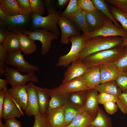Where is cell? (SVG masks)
Segmentation results:
<instances>
[{
    "instance_id": "obj_1",
    "label": "cell",
    "mask_w": 127,
    "mask_h": 127,
    "mask_svg": "<svg viewBox=\"0 0 127 127\" xmlns=\"http://www.w3.org/2000/svg\"><path fill=\"white\" fill-rule=\"evenodd\" d=\"M122 38L118 36H97L86 41L84 48L79 54L80 60L95 52L116 47H120Z\"/></svg>"
},
{
    "instance_id": "obj_2",
    "label": "cell",
    "mask_w": 127,
    "mask_h": 127,
    "mask_svg": "<svg viewBox=\"0 0 127 127\" xmlns=\"http://www.w3.org/2000/svg\"><path fill=\"white\" fill-rule=\"evenodd\" d=\"M123 51V48L115 47L92 54L82 60L87 68L91 67L99 66L115 62L121 57Z\"/></svg>"
},
{
    "instance_id": "obj_3",
    "label": "cell",
    "mask_w": 127,
    "mask_h": 127,
    "mask_svg": "<svg viewBox=\"0 0 127 127\" xmlns=\"http://www.w3.org/2000/svg\"><path fill=\"white\" fill-rule=\"evenodd\" d=\"M59 14L56 10L45 16L32 13L31 16L32 24L28 31L41 28L50 31L59 37L60 32L57 27L58 18Z\"/></svg>"
},
{
    "instance_id": "obj_4",
    "label": "cell",
    "mask_w": 127,
    "mask_h": 127,
    "mask_svg": "<svg viewBox=\"0 0 127 127\" xmlns=\"http://www.w3.org/2000/svg\"><path fill=\"white\" fill-rule=\"evenodd\" d=\"M68 40L71 43V48L67 54L59 57L56 65L57 67H67L77 60L84 47L86 40L83 34L71 36Z\"/></svg>"
},
{
    "instance_id": "obj_5",
    "label": "cell",
    "mask_w": 127,
    "mask_h": 127,
    "mask_svg": "<svg viewBox=\"0 0 127 127\" xmlns=\"http://www.w3.org/2000/svg\"><path fill=\"white\" fill-rule=\"evenodd\" d=\"M32 23L31 17L24 14H20L8 16L6 20L3 23L10 32L17 34L24 33L25 31L29 30Z\"/></svg>"
},
{
    "instance_id": "obj_6",
    "label": "cell",
    "mask_w": 127,
    "mask_h": 127,
    "mask_svg": "<svg viewBox=\"0 0 127 127\" xmlns=\"http://www.w3.org/2000/svg\"><path fill=\"white\" fill-rule=\"evenodd\" d=\"M22 52L20 49L13 52L8 53L6 64L10 65L20 72L26 73H35L39 70L38 66L30 64L25 60Z\"/></svg>"
},
{
    "instance_id": "obj_7",
    "label": "cell",
    "mask_w": 127,
    "mask_h": 127,
    "mask_svg": "<svg viewBox=\"0 0 127 127\" xmlns=\"http://www.w3.org/2000/svg\"><path fill=\"white\" fill-rule=\"evenodd\" d=\"M4 76L12 88L19 85H25L28 82L36 83L39 81L35 72L21 74L20 72L15 68L6 64L5 66Z\"/></svg>"
},
{
    "instance_id": "obj_8",
    "label": "cell",
    "mask_w": 127,
    "mask_h": 127,
    "mask_svg": "<svg viewBox=\"0 0 127 127\" xmlns=\"http://www.w3.org/2000/svg\"><path fill=\"white\" fill-rule=\"evenodd\" d=\"M83 34L86 41L91 38L99 36H118L127 38V32L123 28L117 27L109 19L99 29Z\"/></svg>"
},
{
    "instance_id": "obj_9",
    "label": "cell",
    "mask_w": 127,
    "mask_h": 127,
    "mask_svg": "<svg viewBox=\"0 0 127 127\" xmlns=\"http://www.w3.org/2000/svg\"><path fill=\"white\" fill-rule=\"evenodd\" d=\"M24 33L28 35L34 41H39L42 43L41 54L44 55L48 53L51 48V41L58 39L59 37L52 32L41 28L32 31H25Z\"/></svg>"
},
{
    "instance_id": "obj_10",
    "label": "cell",
    "mask_w": 127,
    "mask_h": 127,
    "mask_svg": "<svg viewBox=\"0 0 127 127\" xmlns=\"http://www.w3.org/2000/svg\"><path fill=\"white\" fill-rule=\"evenodd\" d=\"M82 76L62 83L58 87L51 89L56 93L65 94L87 91L89 89L86 86Z\"/></svg>"
},
{
    "instance_id": "obj_11",
    "label": "cell",
    "mask_w": 127,
    "mask_h": 127,
    "mask_svg": "<svg viewBox=\"0 0 127 127\" xmlns=\"http://www.w3.org/2000/svg\"><path fill=\"white\" fill-rule=\"evenodd\" d=\"M57 24L60 27L61 32L60 42L67 44L69 42V38L72 36L80 34V30L70 20L62 17L60 14L58 16Z\"/></svg>"
},
{
    "instance_id": "obj_12",
    "label": "cell",
    "mask_w": 127,
    "mask_h": 127,
    "mask_svg": "<svg viewBox=\"0 0 127 127\" xmlns=\"http://www.w3.org/2000/svg\"><path fill=\"white\" fill-rule=\"evenodd\" d=\"M28 94L27 107L25 113L29 116L37 115L40 113L39 106L36 86L31 82L26 85Z\"/></svg>"
},
{
    "instance_id": "obj_13",
    "label": "cell",
    "mask_w": 127,
    "mask_h": 127,
    "mask_svg": "<svg viewBox=\"0 0 127 127\" xmlns=\"http://www.w3.org/2000/svg\"><path fill=\"white\" fill-rule=\"evenodd\" d=\"M8 95L20 109L25 111L27 105L28 94L26 85H19L8 89Z\"/></svg>"
},
{
    "instance_id": "obj_14",
    "label": "cell",
    "mask_w": 127,
    "mask_h": 127,
    "mask_svg": "<svg viewBox=\"0 0 127 127\" xmlns=\"http://www.w3.org/2000/svg\"><path fill=\"white\" fill-rule=\"evenodd\" d=\"M87 68L81 60L78 59L72 62L68 67L64 73L62 83L67 82L76 78L82 76Z\"/></svg>"
},
{
    "instance_id": "obj_15",
    "label": "cell",
    "mask_w": 127,
    "mask_h": 127,
    "mask_svg": "<svg viewBox=\"0 0 127 127\" xmlns=\"http://www.w3.org/2000/svg\"><path fill=\"white\" fill-rule=\"evenodd\" d=\"M85 16L89 32L101 28L109 19L97 9L92 12H85Z\"/></svg>"
},
{
    "instance_id": "obj_16",
    "label": "cell",
    "mask_w": 127,
    "mask_h": 127,
    "mask_svg": "<svg viewBox=\"0 0 127 127\" xmlns=\"http://www.w3.org/2000/svg\"><path fill=\"white\" fill-rule=\"evenodd\" d=\"M24 114L6 91L2 111V118L4 119L20 117Z\"/></svg>"
},
{
    "instance_id": "obj_17",
    "label": "cell",
    "mask_w": 127,
    "mask_h": 127,
    "mask_svg": "<svg viewBox=\"0 0 127 127\" xmlns=\"http://www.w3.org/2000/svg\"><path fill=\"white\" fill-rule=\"evenodd\" d=\"M99 67L101 77L100 84L115 80L120 72L115 62L103 64Z\"/></svg>"
},
{
    "instance_id": "obj_18",
    "label": "cell",
    "mask_w": 127,
    "mask_h": 127,
    "mask_svg": "<svg viewBox=\"0 0 127 127\" xmlns=\"http://www.w3.org/2000/svg\"><path fill=\"white\" fill-rule=\"evenodd\" d=\"M82 77L89 89H95L100 84L101 77L99 66L88 68Z\"/></svg>"
},
{
    "instance_id": "obj_19",
    "label": "cell",
    "mask_w": 127,
    "mask_h": 127,
    "mask_svg": "<svg viewBox=\"0 0 127 127\" xmlns=\"http://www.w3.org/2000/svg\"><path fill=\"white\" fill-rule=\"evenodd\" d=\"M98 91L95 88L86 91V100L83 106L84 110L95 117L97 115L99 107L97 100Z\"/></svg>"
},
{
    "instance_id": "obj_20",
    "label": "cell",
    "mask_w": 127,
    "mask_h": 127,
    "mask_svg": "<svg viewBox=\"0 0 127 127\" xmlns=\"http://www.w3.org/2000/svg\"><path fill=\"white\" fill-rule=\"evenodd\" d=\"M47 90L50 99L46 113L62 107L68 101L69 94L57 93L48 88Z\"/></svg>"
},
{
    "instance_id": "obj_21",
    "label": "cell",
    "mask_w": 127,
    "mask_h": 127,
    "mask_svg": "<svg viewBox=\"0 0 127 127\" xmlns=\"http://www.w3.org/2000/svg\"><path fill=\"white\" fill-rule=\"evenodd\" d=\"M46 114L52 127H64L66 126L62 107L47 112Z\"/></svg>"
},
{
    "instance_id": "obj_22",
    "label": "cell",
    "mask_w": 127,
    "mask_h": 127,
    "mask_svg": "<svg viewBox=\"0 0 127 127\" xmlns=\"http://www.w3.org/2000/svg\"><path fill=\"white\" fill-rule=\"evenodd\" d=\"M95 117L84 111L76 116L68 125L64 127H89Z\"/></svg>"
},
{
    "instance_id": "obj_23",
    "label": "cell",
    "mask_w": 127,
    "mask_h": 127,
    "mask_svg": "<svg viewBox=\"0 0 127 127\" xmlns=\"http://www.w3.org/2000/svg\"><path fill=\"white\" fill-rule=\"evenodd\" d=\"M20 44V49L25 55L31 54L36 51L37 46L35 41L25 33L17 34Z\"/></svg>"
},
{
    "instance_id": "obj_24",
    "label": "cell",
    "mask_w": 127,
    "mask_h": 127,
    "mask_svg": "<svg viewBox=\"0 0 127 127\" xmlns=\"http://www.w3.org/2000/svg\"><path fill=\"white\" fill-rule=\"evenodd\" d=\"M62 107L64 111L66 126L76 116L84 111L83 107L75 105L68 100Z\"/></svg>"
},
{
    "instance_id": "obj_25",
    "label": "cell",
    "mask_w": 127,
    "mask_h": 127,
    "mask_svg": "<svg viewBox=\"0 0 127 127\" xmlns=\"http://www.w3.org/2000/svg\"><path fill=\"white\" fill-rule=\"evenodd\" d=\"M100 93L104 92L119 97L122 92L115 80L99 84L95 88Z\"/></svg>"
},
{
    "instance_id": "obj_26",
    "label": "cell",
    "mask_w": 127,
    "mask_h": 127,
    "mask_svg": "<svg viewBox=\"0 0 127 127\" xmlns=\"http://www.w3.org/2000/svg\"><path fill=\"white\" fill-rule=\"evenodd\" d=\"M40 113L46 114L50 99L47 88H43L36 86Z\"/></svg>"
},
{
    "instance_id": "obj_27",
    "label": "cell",
    "mask_w": 127,
    "mask_h": 127,
    "mask_svg": "<svg viewBox=\"0 0 127 127\" xmlns=\"http://www.w3.org/2000/svg\"><path fill=\"white\" fill-rule=\"evenodd\" d=\"M0 8L8 16L23 14L16 0H0Z\"/></svg>"
},
{
    "instance_id": "obj_28",
    "label": "cell",
    "mask_w": 127,
    "mask_h": 127,
    "mask_svg": "<svg viewBox=\"0 0 127 127\" xmlns=\"http://www.w3.org/2000/svg\"><path fill=\"white\" fill-rule=\"evenodd\" d=\"M8 53L20 49V44L17 34L10 32L2 44Z\"/></svg>"
},
{
    "instance_id": "obj_29",
    "label": "cell",
    "mask_w": 127,
    "mask_h": 127,
    "mask_svg": "<svg viewBox=\"0 0 127 127\" xmlns=\"http://www.w3.org/2000/svg\"><path fill=\"white\" fill-rule=\"evenodd\" d=\"M91 125L97 127H112L111 119L99 107L97 115Z\"/></svg>"
},
{
    "instance_id": "obj_30",
    "label": "cell",
    "mask_w": 127,
    "mask_h": 127,
    "mask_svg": "<svg viewBox=\"0 0 127 127\" xmlns=\"http://www.w3.org/2000/svg\"><path fill=\"white\" fill-rule=\"evenodd\" d=\"M96 9L101 12L107 18L111 20L115 25L118 28L122 27L114 18L110 12L108 6L104 0H91Z\"/></svg>"
},
{
    "instance_id": "obj_31",
    "label": "cell",
    "mask_w": 127,
    "mask_h": 127,
    "mask_svg": "<svg viewBox=\"0 0 127 127\" xmlns=\"http://www.w3.org/2000/svg\"><path fill=\"white\" fill-rule=\"evenodd\" d=\"M85 12L82 11L70 20L83 34L89 32L85 18Z\"/></svg>"
},
{
    "instance_id": "obj_32",
    "label": "cell",
    "mask_w": 127,
    "mask_h": 127,
    "mask_svg": "<svg viewBox=\"0 0 127 127\" xmlns=\"http://www.w3.org/2000/svg\"><path fill=\"white\" fill-rule=\"evenodd\" d=\"M82 11L77 0H70L66 9L60 14L63 17L70 20Z\"/></svg>"
},
{
    "instance_id": "obj_33",
    "label": "cell",
    "mask_w": 127,
    "mask_h": 127,
    "mask_svg": "<svg viewBox=\"0 0 127 127\" xmlns=\"http://www.w3.org/2000/svg\"><path fill=\"white\" fill-rule=\"evenodd\" d=\"M108 7L114 18L120 23L122 28L127 32V13L121 11L115 6L109 5Z\"/></svg>"
},
{
    "instance_id": "obj_34",
    "label": "cell",
    "mask_w": 127,
    "mask_h": 127,
    "mask_svg": "<svg viewBox=\"0 0 127 127\" xmlns=\"http://www.w3.org/2000/svg\"><path fill=\"white\" fill-rule=\"evenodd\" d=\"M86 91H80L69 94L68 101L75 105L83 107L86 100Z\"/></svg>"
},
{
    "instance_id": "obj_35",
    "label": "cell",
    "mask_w": 127,
    "mask_h": 127,
    "mask_svg": "<svg viewBox=\"0 0 127 127\" xmlns=\"http://www.w3.org/2000/svg\"><path fill=\"white\" fill-rule=\"evenodd\" d=\"M32 13L42 16L45 8L44 1L43 0H29Z\"/></svg>"
},
{
    "instance_id": "obj_36",
    "label": "cell",
    "mask_w": 127,
    "mask_h": 127,
    "mask_svg": "<svg viewBox=\"0 0 127 127\" xmlns=\"http://www.w3.org/2000/svg\"><path fill=\"white\" fill-rule=\"evenodd\" d=\"M34 116L35 119L33 127H52L46 114H43L39 113Z\"/></svg>"
},
{
    "instance_id": "obj_37",
    "label": "cell",
    "mask_w": 127,
    "mask_h": 127,
    "mask_svg": "<svg viewBox=\"0 0 127 127\" xmlns=\"http://www.w3.org/2000/svg\"><path fill=\"white\" fill-rule=\"evenodd\" d=\"M115 63L120 72L127 70V45L123 47V51L119 59Z\"/></svg>"
},
{
    "instance_id": "obj_38",
    "label": "cell",
    "mask_w": 127,
    "mask_h": 127,
    "mask_svg": "<svg viewBox=\"0 0 127 127\" xmlns=\"http://www.w3.org/2000/svg\"><path fill=\"white\" fill-rule=\"evenodd\" d=\"M115 81L122 93H127V72H120Z\"/></svg>"
},
{
    "instance_id": "obj_39",
    "label": "cell",
    "mask_w": 127,
    "mask_h": 127,
    "mask_svg": "<svg viewBox=\"0 0 127 127\" xmlns=\"http://www.w3.org/2000/svg\"><path fill=\"white\" fill-rule=\"evenodd\" d=\"M19 7L23 14L31 17L32 12L29 0H16Z\"/></svg>"
},
{
    "instance_id": "obj_40",
    "label": "cell",
    "mask_w": 127,
    "mask_h": 127,
    "mask_svg": "<svg viewBox=\"0 0 127 127\" xmlns=\"http://www.w3.org/2000/svg\"><path fill=\"white\" fill-rule=\"evenodd\" d=\"M78 4L81 10L86 12H91L96 9L91 0H77Z\"/></svg>"
},
{
    "instance_id": "obj_41",
    "label": "cell",
    "mask_w": 127,
    "mask_h": 127,
    "mask_svg": "<svg viewBox=\"0 0 127 127\" xmlns=\"http://www.w3.org/2000/svg\"><path fill=\"white\" fill-rule=\"evenodd\" d=\"M118 97L106 93H101L98 95L97 100L99 103L103 104L109 101H112L116 103Z\"/></svg>"
},
{
    "instance_id": "obj_42",
    "label": "cell",
    "mask_w": 127,
    "mask_h": 127,
    "mask_svg": "<svg viewBox=\"0 0 127 127\" xmlns=\"http://www.w3.org/2000/svg\"><path fill=\"white\" fill-rule=\"evenodd\" d=\"M118 107L123 114H127V93H122L116 102Z\"/></svg>"
},
{
    "instance_id": "obj_43",
    "label": "cell",
    "mask_w": 127,
    "mask_h": 127,
    "mask_svg": "<svg viewBox=\"0 0 127 127\" xmlns=\"http://www.w3.org/2000/svg\"><path fill=\"white\" fill-rule=\"evenodd\" d=\"M105 1L127 13V0H106Z\"/></svg>"
},
{
    "instance_id": "obj_44",
    "label": "cell",
    "mask_w": 127,
    "mask_h": 127,
    "mask_svg": "<svg viewBox=\"0 0 127 127\" xmlns=\"http://www.w3.org/2000/svg\"><path fill=\"white\" fill-rule=\"evenodd\" d=\"M115 103V102L109 101L103 104L106 111L108 114L112 115L117 111L118 107Z\"/></svg>"
},
{
    "instance_id": "obj_45",
    "label": "cell",
    "mask_w": 127,
    "mask_h": 127,
    "mask_svg": "<svg viewBox=\"0 0 127 127\" xmlns=\"http://www.w3.org/2000/svg\"><path fill=\"white\" fill-rule=\"evenodd\" d=\"M10 31L0 21V44H2L6 39Z\"/></svg>"
},
{
    "instance_id": "obj_46",
    "label": "cell",
    "mask_w": 127,
    "mask_h": 127,
    "mask_svg": "<svg viewBox=\"0 0 127 127\" xmlns=\"http://www.w3.org/2000/svg\"><path fill=\"white\" fill-rule=\"evenodd\" d=\"M21 123L15 118L5 120L4 127H21Z\"/></svg>"
},
{
    "instance_id": "obj_47",
    "label": "cell",
    "mask_w": 127,
    "mask_h": 127,
    "mask_svg": "<svg viewBox=\"0 0 127 127\" xmlns=\"http://www.w3.org/2000/svg\"><path fill=\"white\" fill-rule=\"evenodd\" d=\"M45 6L47 8L48 14L56 10L55 7L54 1L53 0H44Z\"/></svg>"
},
{
    "instance_id": "obj_48",
    "label": "cell",
    "mask_w": 127,
    "mask_h": 127,
    "mask_svg": "<svg viewBox=\"0 0 127 127\" xmlns=\"http://www.w3.org/2000/svg\"><path fill=\"white\" fill-rule=\"evenodd\" d=\"M8 54L2 44H0V62L5 63Z\"/></svg>"
},
{
    "instance_id": "obj_49",
    "label": "cell",
    "mask_w": 127,
    "mask_h": 127,
    "mask_svg": "<svg viewBox=\"0 0 127 127\" xmlns=\"http://www.w3.org/2000/svg\"><path fill=\"white\" fill-rule=\"evenodd\" d=\"M6 91L3 90L0 91V119L2 118V111Z\"/></svg>"
},
{
    "instance_id": "obj_50",
    "label": "cell",
    "mask_w": 127,
    "mask_h": 127,
    "mask_svg": "<svg viewBox=\"0 0 127 127\" xmlns=\"http://www.w3.org/2000/svg\"><path fill=\"white\" fill-rule=\"evenodd\" d=\"M8 83V79H0V91L3 90L7 91L8 90L7 85Z\"/></svg>"
},
{
    "instance_id": "obj_51",
    "label": "cell",
    "mask_w": 127,
    "mask_h": 127,
    "mask_svg": "<svg viewBox=\"0 0 127 127\" xmlns=\"http://www.w3.org/2000/svg\"><path fill=\"white\" fill-rule=\"evenodd\" d=\"M8 15L0 8V21L4 22L6 20Z\"/></svg>"
},
{
    "instance_id": "obj_52",
    "label": "cell",
    "mask_w": 127,
    "mask_h": 127,
    "mask_svg": "<svg viewBox=\"0 0 127 127\" xmlns=\"http://www.w3.org/2000/svg\"><path fill=\"white\" fill-rule=\"evenodd\" d=\"M70 0H58L57 4L58 7L60 8H62L65 7L68 4Z\"/></svg>"
},
{
    "instance_id": "obj_53",
    "label": "cell",
    "mask_w": 127,
    "mask_h": 127,
    "mask_svg": "<svg viewBox=\"0 0 127 127\" xmlns=\"http://www.w3.org/2000/svg\"><path fill=\"white\" fill-rule=\"evenodd\" d=\"M5 63L0 62V76H1L4 75L5 72Z\"/></svg>"
},
{
    "instance_id": "obj_54",
    "label": "cell",
    "mask_w": 127,
    "mask_h": 127,
    "mask_svg": "<svg viewBox=\"0 0 127 127\" xmlns=\"http://www.w3.org/2000/svg\"><path fill=\"white\" fill-rule=\"evenodd\" d=\"M123 41L120 47L122 48L123 47L127 45V38H123Z\"/></svg>"
},
{
    "instance_id": "obj_55",
    "label": "cell",
    "mask_w": 127,
    "mask_h": 127,
    "mask_svg": "<svg viewBox=\"0 0 127 127\" xmlns=\"http://www.w3.org/2000/svg\"><path fill=\"white\" fill-rule=\"evenodd\" d=\"M0 127H4V124L2 123L1 119H0Z\"/></svg>"
},
{
    "instance_id": "obj_56",
    "label": "cell",
    "mask_w": 127,
    "mask_h": 127,
    "mask_svg": "<svg viewBox=\"0 0 127 127\" xmlns=\"http://www.w3.org/2000/svg\"><path fill=\"white\" fill-rule=\"evenodd\" d=\"M89 127H96L95 126H93V125H91L90 126H89Z\"/></svg>"
},
{
    "instance_id": "obj_57",
    "label": "cell",
    "mask_w": 127,
    "mask_h": 127,
    "mask_svg": "<svg viewBox=\"0 0 127 127\" xmlns=\"http://www.w3.org/2000/svg\"><path fill=\"white\" fill-rule=\"evenodd\" d=\"M126 71V72H127V70Z\"/></svg>"
}]
</instances>
